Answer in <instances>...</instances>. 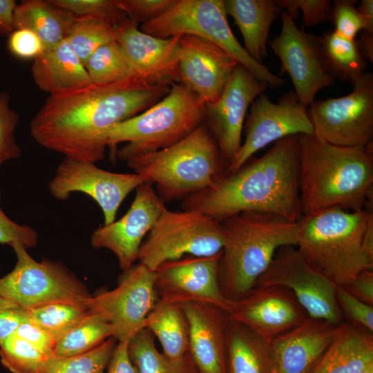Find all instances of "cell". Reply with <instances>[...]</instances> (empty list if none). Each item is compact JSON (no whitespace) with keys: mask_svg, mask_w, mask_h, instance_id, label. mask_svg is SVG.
Returning <instances> with one entry per match:
<instances>
[{"mask_svg":"<svg viewBox=\"0 0 373 373\" xmlns=\"http://www.w3.org/2000/svg\"><path fill=\"white\" fill-rule=\"evenodd\" d=\"M298 138L303 215L336 207L372 211V142L341 146L314 133L299 134Z\"/></svg>","mask_w":373,"mask_h":373,"instance_id":"obj_3","label":"cell"},{"mask_svg":"<svg viewBox=\"0 0 373 373\" xmlns=\"http://www.w3.org/2000/svg\"><path fill=\"white\" fill-rule=\"evenodd\" d=\"M8 48L15 57L33 60L45 50L39 37L28 29L15 30L8 37Z\"/></svg>","mask_w":373,"mask_h":373,"instance_id":"obj_46","label":"cell"},{"mask_svg":"<svg viewBox=\"0 0 373 373\" xmlns=\"http://www.w3.org/2000/svg\"><path fill=\"white\" fill-rule=\"evenodd\" d=\"M16 256L14 269L0 278V297L28 310L56 302L87 303L92 295L63 264L36 261L21 244L11 245Z\"/></svg>","mask_w":373,"mask_h":373,"instance_id":"obj_10","label":"cell"},{"mask_svg":"<svg viewBox=\"0 0 373 373\" xmlns=\"http://www.w3.org/2000/svg\"><path fill=\"white\" fill-rule=\"evenodd\" d=\"M15 334L26 340L47 354L53 356L57 341L48 331L30 318L19 326Z\"/></svg>","mask_w":373,"mask_h":373,"instance_id":"obj_47","label":"cell"},{"mask_svg":"<svg viewBox=\"0 0 373 373\" xmlns=\"http://www.w3.org/2000/svg\"><path fill=\"white\" fill-rule=\"evenodd\" d=\"M359 48L365 59L373 63V35L362 30L357 41Z\"/></svg>","mask_w":373,"mask_h":373,"instance_id":"obj_53","label":"cell"},{"mask_svg":"<svg viewBox=\"0 0 373 373\" xmlns=\"http://www.w3.org/2000/svg\"><path fill=\"white\" fill-rule=\"evenodd\" d=\"M15 0H0V35L9 36L14 30Z\"/></svg>","mask_w":373,"mask_h":373,"instance_id":"obj_51","label":"cell"},{"mask_svg":"<svg viewBox=\"0 0 373 373\" xmlns=\"http://www.w3.org/2000/svg\"><path fill=\"white\" fill-rule=\"evenodd\" d=\"M227 373H271L269 341L245 325L229 320Z\"/></svg>","mask_w":373,"mask_h":373,"instance_id":"obj_29","label":"cell"},{"mask_svg":"<svg viewBox=\"0 0 373 373\" xmlns=\"http://www.w3.org/2000/svg\"><path fill=\"white\" fill-rule=\"evenodd\" d=\"M164 202L183 200L209 186L228 166L212 134L202 124L173 145L126 162Z\"/></svg>","mask_w":373,"mask_h":373,"instance_id":"obj_6","label":"cell"},{"mask_svg":"<svg viewBox=\"0 0 373 373\" xmlns=\"http://www.w3.org/2000/svg\"><path fill=\"white\" fill-rule=\"evenodd\" d=\"M296 248L336 286L373 270V212L331 207L298 220Z\"/></svg>","mask_w":373,"mask_h":373,"instance_id":"obj_4","label":"cell"},{"mask_svg":"<svg viewBox=\"0 0 373 373\" xmlns=\"http://www.w3.org/2000/svg\"><path fill=\"white\" fill-rule=\"evenodd\" d=\"M116 338L110 337L97 347L69 357H51L39 373H104Z\"/></svg>","mask_w":373,"mask_h":373,"instance_id":"obj_37","label":"cell"},{"mask_svg":"<svg viewBox=\"0 0 373 373\" xmlns=\"http://www.w3.org/2000/svg\"><path fill=\"white\" fill-rule=\"evenodd\" d=\"M224 3L227 15L234 19L242 35L244 48L262 64L270 28L282 9L275 0H224Z\"/></svg>","mask_w":373,"mask_h":373,"instance_id":"obj_27","label":"cell"},{"mask_svg":"<svg viewBox=\"0 0 373 373\" xmlns=\"http://www.w3.org/2000/svg\"><path fill=\"white\" fill-rule=\"evenodd\" d=\"M220 255L185 256L160 265L155 270L157 299L180 305L190 302L209 303L229 313L231 300L223 295L218 283Z\"/></svg>","mask_w":373,"mask_h":373,"instance_id":"obj_18","label":"cell"},{"mask_svg":"<svg viewBox=\"0 0 373 373\" xmlns=\"http://www.w3.org/2000/svg\"><path fill=\"white\" fill-rule=\"evenodd\" d=\"M229 315L268 341L309 318L292 291L281 286L254 287L242 298L231 300Z\"/></svg>","mask_w":373,"mask_h":373,"instance_id":"obj_20","label":"cell"},{"mask_svg":"<svg viewBox=\"0 0 373 373\" xmlns=\"http://www.w3.org/2000/svg\"><path fill=\"white\" fill-rule=\"evenodd\" d=\"M318 48L324 68L334 79L353 85L366 73L367 60L356 39L329 30L318 37Z\"/></svg>","mask_w":373,"mask_h":373,"instance_id":"obj_31","label":"cell"},{"mask_svg":"<svg viewBox=\"0 0 373 373\" xmlns=\"http://www.w3.org/2000/svg\"><path fill=\"white\" fill-rule=\"evenodd\" d=\"M336 300L345 322L357 324L373 333V305L351 295L343 287H336Z\"/></svg>","mask_w":373,"mask_h":373,"instance_id":"obj_44","label":"cell"},{"mask_svg":"<svg viewBox=\"0 0 373 373\" xmlns=\"http://www.w3.org/2000/svg\"><path fill=\"white\" fill-rule=\"evenodd\" d=\"M245 140L225 173H232L259 150L294 135L314 133L307 108L293 90L274 103L264 93L251 103L244 124Z\"/></svg>","mask_w":373,"mask_h":373,"instance_id":"obj_13","label":"cell"},{"mask_svg":"<svg viewBox=\"0 0 373 373\" xmlns=\"http://www.w3.org/2000/svg\"><path fill=\"white\" fill-rule=\"evenodd\" d=\"M19 120L18 113L10 106V95L6 91L0 92V167L12 159L21 155L15 131Z\"/></svg>","mask_w":373,"mask_h":373,"instance_id":"obj_40","label":"cell"},{"mask_svg":"<svg viewBox=\"0 0 373 373\" xmlns=\"http://www.w3.org/2000/svg\"><path fill=\"white\" fill-rule=\"evenodd\" d=\"M77 17H91L102 19L113 27L128 19L117 0H48Z\"/></svg>","mask_w":373,"mask_h":373,"instance_id":"obj_39","label":"cell"},{"mask_svg":"<svg viewBox=\"0 0 373 373\" xmlns=\"http://www.w3.org/2000/svg\"><path fill=\"white\" fill-rule=\"evenodd\" d=\"M193 210L221 221L242 212H260L297 222L303 216L299 198L298 135L275 142L260 157H251L232 173L182 200Z\"/></svg>","mask_w":373,"mask_h":373,"instance_id":"obj_2","label":"cell"},{"mask_svg":"<svg viewBox=\"0 0 373 373\" xmlns=\"http://www.w3.org/2000/svg\"><path fill=\"white\" fill-rule=\"evenodd\" d=\"M145 327L157 338L162 353L168 358L180 360L188 354L189 323L182 305L157 299Z\"/></svg>","mask_w":373,"mask_h":373,"instance_id":"obj_30","label":"cell"},{"mask_svg":"<svg viewBox=\"0 0 373 373\" xmlns=\"http://www.w3.org/2000/svg\"><path fill=\"white\" fill-rule=\"evenodd\" d=\"M2 365L12 373H39L53 356L13 334L0 346Z\"/></svg>","mask_w":373,"mask_h":373,"instance_id":"obj_38","label":"cell"},{"mask_svg":"<svg viewBox=\"0 0 373 373\" xmlns=\"http://www.w3.org/2000/svg\"><path fill=\"white\" fill-rule=\"evenodd\" d=\"M182 306L189 323L188 353L199 373H227L229 313L204 303L190 302Z\"/></svg>","mask_w":373,"mask_h":373,"instance_id":"obj_24","label":"cell"},{"mask_svg":"<svg viewBox=\"0 0 373 373\" xmlns=\"http://www.w3.org/2000/svg\"><path fill=\"white\" fill-rule=\"evenodd\" d=\"M343 287L351 295L358 300L373 305V270L361 272L349 283Z\"/></svg>","mask_w":373,"mask_h":373,"instance_id":"obj_49","label":"cell"},{"mask_svg":"<svg viewBox=\"0 0 373 373\" xmlns=\"http://www.w3.org/2000/svg\"><path fill=\"white\" fill-rule=\"evenodd\" d=\"M143 183L135 173L111 172L99 168L95 163L64 157L49 182L48 189L59 200H66L75 192L87 194L102 209L104 224H109L115 220L123 200Z\"/></svg>","mask_w":373,"mask_h":373,"instance_id":"obj_15","label":"cell"},{"mask_svg":"<svg viewBox=\"0 0 373 373\" xmlns=\"http://www.w3.org/2000/svg\"><path fill=\"white\" fill-rule=\"evenodd\" d=\"M166 209L165 202L153 185L144 182L136 189L127 212L118 220L96 229L91 234L90 244L95 249L111 251L124 271L137 260L143 240Z\"/></svg>","mask_w":373,"mask_h":373,"instance_id":"obj_19","label":"cell"},{"mask_svg":"<svg viewBox=\"0 0 373 373\" xmlns=\"http://www.w3.org/2000/svg\"><path fill=\"white\" fill-rule=\"evenodd\" d=\"M128 342H119L115 347L106 373H139L128 350Z\"/></svg>","mask_w":373,"mask_h":373,"instance_id":"obj_50","label":"cell"},{"mask_svg":"<svg viewBox=\"0 0 373 373\" xmlns=\"http://www.w3.org/2000/svg\"><path fill=\"white\" fill-rule=\"evenodd\" d=\"M155 281V271L138 262L124 271L116 288L92 296L87 305L111 323L118 342H128L145 328L157 301Z\"/></svg>","mask_w":373,"mask_h":373,"instance_id":"obj_14","label":"cell"},{"mask_svg":"<svg viewBox=\"0 0 373 373\" xmlns=\"http://www.w3.org/2000/svg\"><path fill=\"white\" fill-rule=\"evenodd\" d=\"M30 318L57 341L90 312L87 303L56 302L28 310Z\"/></svg>","mask_w":373,"mask_h":373,"instance_id":"obj_35","label":"cell"},{"mask_svg":"<svg viewBox=\"0 0 373 373\" xmlns=\"http://www.w3.org/2000/svg\"><path fill=\"white\" fill-rule=\"evenodd\" d=\"M31 68L35 83L49 96L71 93L92 84L84 64L67 39L44 50Z\"/></svg>","mask_w":373,"mask_h":373,"instance_id":"obj_25","label":"cell"},{"mask_svg":"<svg viewBox=\"0 0 373 373\" xmlns=\"http://www.w3.org/2000/svg\"><path fill=\"white\" fill-rule=\"evenodd\" d=\"M224 0H178L160 17L142 24L140 30L158 38L192 35L211 41L226 50L271 88L284 85L285 79L253 59L231 30Z\"/></svg>","mask_w":373,"mask_h":373,"instance_id":"obj_8","label":"cell"},{"mask_svg":"<svg viewBox=\"0 0 373 373\" xmlns=\"http://www.w3.org/2000/svg\"><path fill=\"white\" fill-rule=\"evenodd\" d=\"M204 106L184 84H174L158 102L115 125L107 146L126 162L171 146L203 123Z\"/></svg>","mask_w":373,"mask_h":373,"instance_id":"obj_7","label":"cell"},{"mask_svg":"<svg viewBox=\"0 0 373 373\" xmlns=\"http://www.w3.org/2000/svg\"><path fill=\"white\" fill-rule=\"evenodd\" d=\"M280 16V32L269 44L280 60V74L289 75L294 92L307 108L314 103L316 93L332 85L335 79L324 68L318 36L299 29L286 11L283 10Z\"/></svg>","mask_w":373,"mask_h":373,"instance_id":"obj_17","label":"cell"},{"mask_svg":"<svg viewBox=\"0 0 373 373\" xmlns=\"http://www.w3.org/2000/svg\"><path fill=\"white\" fill-rule=\"evenodd\" d=\"M114 337L111 323L102 316L90 312L56 342L55 357H69L87 352L110 337Z\"/></svg>","mask_w":373,"mask_h":373,"instance_id":"obj_33","label":"cell"},{"mask_svg":"<svg viewBox=\"0 0 373 373\" xmlns=\"http://www.w3.org/2000/svg\"><path fill=\"white\" fill-rule=\"evenodd\" d=\"M276 4L295 20L298 10L303 13V26L308 28L329 20L332 1L329 0H275Z\"/></svg>","mask_w":373,"mask_h":373,"instance_id":"obj_41","label":"cell"},{"mask_svg":"<svg viewBox=\"0 0 373 373\" xmlns=\"http://www.w3.org/2000/svg\"><path fill=\"white\" fill-rule=\"evenodd\" d=\"M128 19L142 24L155 20L171 10L178 0H117Z\"/></svg>","mask_w":373,"mask_h":373,"instance_id":"obj_43","label":"cell"},{"mask_svg":"<svg viewBox=\"0 0 373 373\" xmlns=\"http://www.w3.org/2000/svg\"><path fill=\"white\" fill-rule=\"evenodd\" d=\"M307 109L314 133L341 146H366L373 139V74L366 73L345 96L314 102Z\"/></svg>","mask_w":373,"mask_h":373,"instance_id":"obj_12","label":"cell"},{"mask_svg":"<svg viewBox=\"0 0 373 373\" xmlns=\"http://www.w3.org/2000/svg\"><path fill=\"white\" fill-rule=\"evenodd\" d=\"M354 0H335L332 2L330 20L334 31L339 35L355 39L357 34L365 29V23L356 7Z\"/></svg>","mask_w":373,"mask_h":373,"instance_id":"obj_42","label":"cell"},{"mask_svg":"<svg viewBox=\"0 0 373 373\" xmlns=\"http://www.w3.org/2000/svg\"><path fill=\"white\" fill-rule=\"evenodd\" d=\"M178 59L180 83L204 104L220 98L238 64L216 44L192 35L180 36Z\"/></svg>","mask_w":373,"mask_h":373,"instance_id":"obj_21","label":"cell"},{"mask_svg":"<svg viewBox=\"0 0 373 373\" xmlns=\"http://www.w3.org/2000/svg\"><path fill=\"white\" fill-rule=\"evenodd\" d=\"M76 18L48 1L23 0L15 8L14 27L35 32L46 50L67 39Z\"/></svg>","mask_w":373,"mask_h":373,"instance_id":"obj_28","label":"cell"},{"mask_svg":"<svg viewBox=\"0 0 373 373\" xmlns=\"http://www.w3.org/2000/svg\"><path fill=\"white\" fill-rule=\"evenodd\" d=\"M29 318L28 310L19 307L0 309V346Z\"/></svg>","mask_w":373,"mask_h":373,"instance_id":"obj_48","label":"cell"},{"mask_svg":"<svg viewBox=\"0 0 373 373\" xmlns=\"http://www.w3.org/2000/svg\"><path fill=\"white\" fill-rule=\"evenodd\" d=\"M357 8L365 23V28L363 31L373 35V1L362 0L360 1L359 6Z\"/></svg>","mask_w":373,"mask_h":373,"instance_id":"obj_52","label":"cell"},{"mask_svg":"<svg viewBox=\"0 0 373 373\" xmlns=\"http://www.w3.org/2000/svg\"><path fill=\"white\" fill-rule=\"evenodd\" d=\"M67 40L84 64L100 46L115 40L114 27L91 17H77Z\"/></svg>","mask_w":373,"mask_h":373,"instance_id":"obj_36","label":"cell"},{"mask_svg":"<svg viewBox=\"0 0 373 373\" xmlns=\"http://www.w3.org/2000/svg\"><path fill=\"white\" fill-rule=\"evenodd\" d=\"M373 364V333L352 323L341 329L311 373H360Z\"/></svg>","mask_w":373,"mask_h":373,"instance_id":"obj_26","label":"cell"},{"mask_svg":"<svg viewBox=\"0 0 373 373\" xmlns=\"http://www.w3.org/2000/svg\"><path fill=\"white\" fill-rule=\"evenodd\" d=\"M84 66L95 84L115 83L135 77L124 50L115 40L98 48Z\"/></svg>","mask_w":373,"mask_h":373,"instance_id":"obj_34","label":"cell"},{"mask_svg":"<svg viewBox=\"0 0 373 373\" xmlns=\"http://www.w3.org/2000/svg\"><path fill=\"white\" fill-rule=\"evenodd\" d=\"M220 224L224 245L218 263V283L230 300L242 298L254 287L280 247L297 243L298 221L277 215L242 212Z\"/></svg>","mask_w":373,"mask_h":373,"instance_id":"obj_5","label":"cell"},{"mask_svg":"<svg viewBox=\"0 0 373 373\" xmlns=\"http://www.w3.org/2000/svg\"><path fill=\"white\" fill-rule=\"evenodd\" d=\"M37 242L38 234L32 227L15 222L5 214L0 207V243L11 246L18 242L27 249L35 247Z\"/></svg>","mask_w":373,"mask_h":373,"instance_id":"obj_45","label":"cell"},{"mask_svg":"<svg viewBox=\"0 0 373 373\" xmlns=\"http://www.w3.org/2000/svg\"><path fill=\"white\" fill-rule=\"evenodd\" d=\"M344 323L309 317L269 341L271 373H311Z\"/></svg>","mask_w":373,"mask_h":373,"instance_id":"obj_23","label":"cell"},{"mask_svg":"<svg viewBox=\"0 0 373 373\" xmlns=\"http://www.w3.org/2000/svg\"><path fill=\"white\" fill-rule=\"evenodd\" d=\"M14 307H18V306L0 297V309Z\"/></svg>","mask_w":373,"mask_h":373,"instance_id":"obj_54","label":"cell"},{"mask_svg":"<svg viewBox=\"0 0 373 373\" xmlns=\"http://www.w3.org/2000/svg\"><path fill=\"white\" fill-rule=\"evenodd\" d=\"M128 350L139 373H199L189 353L173 360L159 352L154 336L146 327L131 338Z\"/></svg>","mask_w":373,"mask_h":373,"instance_id":"obj_32","label":"cell"},{"mask_svg":"<svg viewBox=\"0 0 373 373\" xmlns=\"http://www.w3.org/2000/svg\"><path fill=\"white\" fill-rule=\"evenodd\" d=\"M223 245L220 221L196 211L166 209L143 240L137 260L155 271L185 256L218 254Z\"/></svg>","mask_w":373,"mask_h":373,"instance_id":"obj_9","label":"cell"},{"mask_svg":"<svg viewBox=\"0 0 373 373\" xmlns=\"http://www.w3.org/2000/svg\"><path fill=\"white\" fill-rule=\"evenodd\" d=\"M256 286L286 287L309 317L336 324L345 322L336 300L337 286L313 267L294 245H284L276 251Z\"/></svg>","mask_w":373,"mask_h":373,"instance_id":"obj_11","label":"cell"},{"mask_svg":"<svg viewBox=\"0 0 373 373\" xmlns=\"http://www.w3.org/2000/svg\"><path fill=\"white\" fill-rule=\"evenodd\" d=\"M268 88V83L238 64L220 98L205 104L203 124L214 137L223 158L229 164L242 144V133L251 103Z\"/></svg>","mask_w":373,"mask_h":373,"instance_id":"obj_16","label":"cell"},{"mask_svg":"<svg viewBox=\"0 0 373 373\" xmlns=\"http://www.w3.org/2000/svg\"><path fill=\"white\" fill-rule=\"evenodd\" d=\"M360 373H373V364H371V365H368L363 370H362Z\"/></svg>","mask_w":373,"mask_h":373,"instance_id":"obj_55","label":"cell"},{"mask_svg":"<svg viewBox=\"0 0 373 373\" xmlns=\"http://www.w3.org/2000/svg\"><path fill=\"white\" fill-rule=\"evenodd\" d=\"M170 88L134 77L49 96L31 120L30 133L46 149L96 163L105 156L111 129L158 102Z\"/></svg>","mask_w":373,"mask_h":373,"instance_id":"obj_1","label":"cell"},{"mask_svg":"<svg viewBox=\"0 0 373 373\" xmlns=\"http://www.w3.org/2000/svg\"><path fill=\"white\" fill-rule=\"evenodd\" d=\"M128 19L114 26L115 41L124 50L135 77L154 86L180 83L178 46L181 35L158 38L138 29Z\"/></svg>","mask_w":373,"mask_h":373,"instance_id":"obj_22","label":"cell"}]
</instances>
